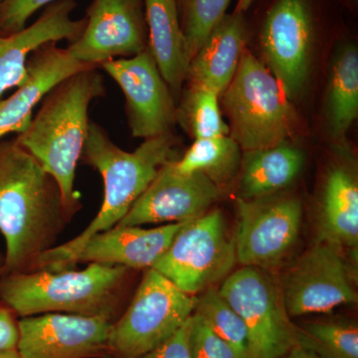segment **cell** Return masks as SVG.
I'll list each match as a JSON object with an SVG mask.
<instances>
[{"instance_id":"28","label":"cell","mask_w":358,"mask_h":358,"mask_svg":"<svg viewBox=\"0 0 358 358\" xmlns=\"http://www.w3.org/2000/svg\"><path fill=\"white\" fill-rule=\"evenodd\" d=\"M190 358H242L229 345L212 331L199 315L190 317L188 331Z\"/></svg>"},{"instance_id":"19","label":"cell","mask_w":358,"mask_h":358,"mask_svg":"<svg viewBox=\"0 0 358 358\" xmlns=\"http://www.w3.org/2000/svg\"><path fill=\"white\" fill-rule=\"evenodd\" d=\"M247 38L244 14H226L190 61L186 81L213 90L221 96L234 78Z\"/></svg>"},{"instance_id":"5","label":"cell","mask_w":358,"mask_h":358,"mask_svg":"<svg viewBox=\"0 0 358 358\" xmlns=\"http://www.w3.org/2000/svg\"><path fill=\"white\" fill-rule=\"evenodd\" d=\"M230 121V136L244 152L287 143L298 115L281 84L245 48L234 78L221 94Z\"/></svg>"},{"instance_id":"16","label":"cell","mask_w":358,"mask_h":358,"mask_svg":"<svg viewBox=\"0 0 358 358\" xmlns=\"http://www.w3.org/2000/svg\"><path fill=\"white\" fill-rule=\"evenodd\" d=\"M74 0H58L45 7L38 20L20 31L0 36V96L20 88L28 79L27 63L33 52L48 43L76 41L86 26V18L74 20Z\"/></svg>"},{"instance_id":"15","label":"cell","mask_w":358,"mask_h":358,"mask_svg":"<svg viewBox=\"0 0 358 358\" xmlns=\"http://www.w3.org/2000/svg\"><path fill=\"white\" fill-rule=\"evenodd\" d=\"M173 160L160 169L117 226L186 222L201 217L217 201L221 188L203 173H180L174 167Z\"/></svg>"},{"instance_id":"13","label":"cell","mask_w":358,"mask_h":358,"mask_svg":"<svg viewBox=\"0 0 358 358\" xmlns=\"http://www.w3.org/2000/svg\"><path fill=\"white\" fill-rule=\"evenodd\" d=\"M81 36L68 46L76 60L99 66L131 58L148 48L143 0H93Z\"/></svg>"},{"instance_id":"17","label":"cell","mask_w":358,"mask_h":358,"mask_svg":"<svg viewBox=\"0 0 358 358\" xmlns=\"http://www.w3.org/2000/svg\"><path fill=\"white\" fill-rule=\"evenodd\" d=\"M90 68L96 66L80 62L57 43L45 44L33 52L27 63V81L13 95L0 100V138L24 131L47 93L66 78Z\"/></svg>"},{"instance_id":"27","label":"cell","mask_w":358,"mask_h":358,"mask_svg":"<svg viewBox=\"0 0 358 358\" xmlns=\"http://www.w3.org/2000/svg\"><path fill=\"white\" fill-rule=\"evenodd\" d=\"M194 313H197L207 322L219 338L229 343L242 358H251L250 355L249 336L243 320L230 303L212 287L197 296Z\"/></svg>"},{"instance_id":"18","label":"cell","mask_w":358,"mask_h":358,"mask_svg":"<svg viewBox=\"0 0 358 358\" xmlns=\"http://www.w3.org/2000/svg\"><path fill=\"white\" fill-rule=\"evenodd\" d=\"M185 223H169L154 229L115 226L90 238L75 256L72 266L96 263L147 270L166 251Z\"/></svg>"},{"instance_id":"20","label":"cell","mask_w":358,"mask_h":358,"mask_svg":"<svg viewBox=\"0 0 358 358\" xmlns=\"http://www.w3.org/2000/svg\"><path fill=\"white\" fill-rule=\"evenodd\" d=\"M148 49L174 99L187 77L190 58L186 49L176 0H143Z\"/></svg>"},{"instance_id":"26","label":"cell","mask_w":358,"mask_h":358,"mask_svg":"<svg viewBox=\"0 0 358 358\" xmlns=\"http://www.w3.org/2000/svg\"><path fill=\"white\" fill-rule=\"evenodd\" d=\"M219 96L213 90L189 85L178 109V121L189 131L195 140L229 136V126L223 121Z\"/></svg>"},{"instance_id":"29","label":"cell","mask_w":358,"mask_h":358,"mask_svg":"<svg viewBox=\"0 0 358 358\" xmlns=\"http://www.w3.org/2000/svg\"><path fill=\"white\" fill-rule=\"evenodd\" d=\"M58 0H4L0 4V36L22 30L33 14Z\"/></svg>"},{"instance_id":"36","label":"cell","mask_w":358,"mask_h":358,"mask_svg":"<svg viewBox=\"0 0 358 358\" xmlns=\"http://www.w3.org/2000/svg\"><path fill=\"white\" fill-rule=\"evenodd\" d=\"M3 1H4V0H0V4H1L2 2H3Z\"/></svg>"},{"instance_id":"11","label":"cell","mask_w":358,"mask_h":358,"mask_svg":"<svg viewBox=\"0 0 358 358\" xmlns=\"http://www.w3.org/2000/svg\"><path fill=\"white\" fill-rule=\"evenodd\" d=\"M315 36L308 0H275L266 13L260 44L268 69L291 99L301 93L308 75Z\"/></svg>"},{"instance_id":"32","label":"cell","mask_w":358,"mask_h":358,"mask_svg":"<svg viewBox=\"0 0 358 358\" xmlns=\"http://www.w3.org/2000/svg\"><path fill=\"white\" fill-rule=\"evenodd\" d=\"M282 358H322L319 355H315L307 348H303V346L296 345L286 355Z\"/></svg>"},{"instance_id":"31","label":"cell","mask_w":358,"mask_h":358,"mask_svg":"<svg viewBox=\"0 0 358 358\" xmlns=\"http://www.w3.org/2000/svg\"><path fill=\"white\" fill-rule=\"evenodd\" d=\"M17 317L8 306L0 301V352L16 350L20 334Z\"/></svg>"},{"instance_id":"8","label":"cell","mask_w":358,"mask_h":358,"mask_svg":"<svg viewBox=\"0 0 358 358\" xmlns=\"http://www.w3.org/2000/svg\"><path fill=\"white\" fill-rule=\"evenodd\" d=\"M218 291L245 322L251 358H282L298 345V329L285 307L279 281L270 272L243 266Z\"/></svg>"},{"instance_id":"4","label":"cell","mask_w":358,"mask_h":358,"mask_svg":"<svg viewBox=\"0 0 358 358\" xmlns=\"http://www.w3.org/2000/svg\"><path fill=\"white\" fill-rule=\"evenodd\" d=\"M134 271L92 263L80 271L15 273L0 280V301L20 317L57 313L115 322L126 310Z\"/></svg>"},{"instance_id":"34","label":"cell","mask_w":358,"mask_h":358,"mask_svg":"<svg viewBox=\"0 0 358 358\" xmlns=\"http://www.w3.org/2000/svg\"><path fill=\"white\" fill-rule=\"evenodd\" d=\"M0 358H20L17 350H1Z\"/></svg>"},{"instance_id":"9","label":"cell","mask_w":358,"mask_h":358,"mask_svg":"<svg viewBox=\"0 0 358 358\" xmlns=\"http://www.w3.org/2000/svg\"><path fill=\"white\" fill-rule=\"evenodd\" d=\"M236 207L237 262L268 272L282 268L300 239L301 199L282 193L250 200L237 197Z\"/></svg>"},{"instance_id":"35","label":"cell","mask_w":358,"mask_h":358,"mask_svg":"<svg viewBox=\"0 0 358 358\" xmlns=\"http://www.w3.org/2000/svg\"><path fill=\"white\" fill-rule=\"evenodd\" d=\"M2 264H3V261L0 260V280L2 278Z\"/></svg>"},{"instance_id":"7","label":"cell","mask_w":358,"mask_h":358,"mask_svg":"<svg viewBox=\"0 0 358 358\" xmlns=\"http://www.w3.org/2000/svg\"><path fill=\"white\" fill-rule=\"evenodd\" d=\"M237 263L234 238L220 210L185 223L152 268L192 296L215 287Z\"/></svg>"},{"instance_id":"25","label":"cell","mask_w":358,"mask_h":358,"mask_svg":"<svg viewBox=\"0 0 358 358\" xmlns=\"http://www.w3.org/2000/svg\"><path fill=\"white\" fill-rule=\"evenodd\" d=\"M298 345L322 358H358V327L346 320H315L296 326Z\"/></svg>"},{"instance_id":"10","label":"cell","mask_w":358,"mask_h":358,"mask_svg":"<svg viewBox=\"0 0 358 358\" xmlns=\"http://www.w3.org/2000/svg\"><path fill=\"white\" fill-rule=\"evenodd\" d=\"M355 281L343 248L317 241L285 273L279 285L287 312L296 317L357 303Z\"/></svg>"},{"instance_id":"14","label":"cell","mask_w":358,"mask_h":358,"mask_svg":"<svg viewBox=\"0 0 358 358\" xmlns=\"http://www.w3.org/2000/svg\"><path fill=\"white\" fill-rule=\"evenodd\" d=\"M114 322L68 313L18 320L20 358H109Z\"/></svg>"},{"instance_id":"21","label":"cell","mask_w":358,"mask_h":358,"mask_svg":"<svg viewBox=\"0 0 358 358\" xmlns=\"http://www.w3.org/2000/svg\"><path fill=\"white\" fill-rule=\"evenodd\" d=\"M317 241L357 249L358 183L352 169L336 164L324 180L317 221Z\"/></svg>"},{"instance_id":"33","label":"cell","mask_w":358,"mask_h":358,"mask_svg":"<svg viewBox=\"0 0 358 358\" xmlns=\"http://www.w3.org/2000/svg\"><path fill=\"white\" fill-rule=\"evenodd\" d=\"M255 1L256 0H238L234 13L244 14Z\"/></svg>"},{"instance_id":"12","label":"cell","mask_w":358,"mask_h":358,"mask_svg":"<svg viewBox=\"0 0 358 358\" xmlns=\"http://www.w3.org/2000/svg\"><path fill=\"white\" fill-rule=\"evenodd\" d=\"M99 68L124 92L133 138L148 140L171 133L178 122V108L148 48L134 57L107 61Z\"/></svg>"},{"instance_id":"6","label":"cell","mask_w":358,"mask_h":358,"mask_svg":"<svg viewBox=\"0 0 358 358\" xmlns=\"http://www.w3.org/2000/svg\"><path fill=\"white\" fill-rule=\"evenodd\" d=\"M196 301V296L147 268L131 303L114 322L109 358H141L152 352L187 322Z\"/></svg>"},{"instance_id":"24","label":"cell","mask_w":358,"mask_h":358,"mask_svg":"<svg viewBox=\"0 0 358 358\" xmlns=\"http://www.w3.org/2000/svg\"><path fill=\"white\" fill-rule=\"evenodd\" d=\"M229 136L195 140L173 166L183 173H201L219 188L228 185L239 174L242 152Z\"/></svg>"},{"instance_id":"3","label":"cell","mask_w":358,"mask_h":358,"mask_svg":"<svg viewBox=\"0 0 358 358\" xmlns=\"http://www.w3.org/2000/svg\"><path fill=\"white\" fill-rule=\"evenodd\" d=\"M105 95L99 68L80 71L47 93L28 128L15 138L57 181L70 220L83 207L75 190V178L88 136L89 107Z\"/></svg>"},{"instance_id":"1","label":"cell","mask_w":358,"mask_h":358,"mask_svg":"<svg viewBox=\"0 0 358 358\" xmlns=\"http://www.w3.org/2000/svg\"><path fill=\"white\" fill-rule=\"evenodd\" d=\"M70 222L55 178L15 138L0 143V232L6 240L2 277L32 272Z\"/></svg>"},{"instance_id":"23","label":"cell","mask_w":358,"mask_h":358,"mask_svg":"<svg viewBox=\"0 0 358 358\" xmlns=\"http://www.w3.org/2000/svg\"><path fill=\"white\" fill-rule=\"evenodd\" d=\"M327 124L334 140L345 138L358 115V54L346 46L331 67L327 89Z\"/></svg>"},{"instance_id":"30","label":"cell","mask_w":358,"mask_h":358,"mask_svg":"<svg viewBox=\"0 0 358 358\" xmlns=\"http://www.w3.org/2000/svg\"><path fill=\"white\" fill-rule=\"evenodd\" d=\"M190 317L171 338L141 358H190L188 331Z\"/></svg>"},{"instance_id":"2","label":"cell","mask_w":358,"mask_h":358,"mask_svg":"<svg viewBox=\"0 0 358 358\" xmlns=\"http://www.w3.org/2000/svg\"><path fill=\"white\" fill-rule=\"evenodd\" d=\"M178 141L173 134L148 138L129 152L110 140L100 124L90 121L81 159L102 176L103 199L95 218L77 237L39 257L33 271H62L72 266L85 243L99 232L115 227L154 181L160 169L174 159Z\"/></svg>"},{"instance_id":"22","label":"cell","mask_w":358,"mask_h":358,"mask_svg":"<svg viewBox=\"0 0 358 358\" xmlns=\"http://www.w3.org/2000/svg\"><path fill=\"white\" fill-rule=\"evenodd\" d=\"M305 157L287 143L242 154L238 197L256 199L281 193L298 178Z\"/></svg>"}]
</instances>
